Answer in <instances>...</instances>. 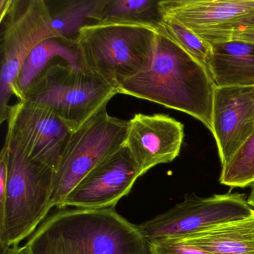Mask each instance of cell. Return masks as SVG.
<instances>
[{
	"instance_id": "6da1fadb",
	"label": "cell",
	"mask_w": 254,
	"mask_h": 254,
	"mask_svg": "<svg viewBox=\"0 0 254 254\" xmlns=\"http://www.w3.org/2000/svg\"><path fill=\"white\" fill-rule=\"evenodd\" d=\"M216 85L209 69L159 27L148 67L127 78L118 93L189 114L212 130Z\"/></svg>"
},
{
	"instance_id": "7a4b0ae2",
	"label": "cell",
	"mask_w": 254,
	"mask_h": 254,
	"mask_svg": "<svg viewBox=\"0 0 254 254\" xmlns=\"http://www.w3.org/2000/svg\"><path fill=\"white\" fill-rule=\"evenodd\" d=\"M25 245L32 254H152L137 225L114 207L59 209Z\"/></svg>"
},
{
	"instance_id": "3957f363",
	"label": "cell",
	"mask_w": 254,
	"mask_h": 254,
	"mask_svg": "<svg viewBox=\"0 0 254 254\" xmlns=\"http://www.w3.org/2000/svg\"><path fill=\"white\" fill-rule=\"evenodd\" d=\"M160 26L127 22H96L75 40L82 69L117 89L145 70L152 58Z\"/></svg>"
},
{
	"instance_id": "277c9868",
	"label": "cell",
	"mask_w": 254,
	"mask_h": 254,
	"mask_svg": "<svg viewBox=\"0 0 254 254\" xmlns=\"http://www.w3.org/2000/svg\"><path fill=\"white\" fill-rule=\"evenodd\" d=\"M8 180L3 212L0 215V247L20 246L50 212L56 172L31 159L17 144L5 139Z\"/></svg>"
},
{
	"instance_id": "5b68a950",
	"label": "cell",
	"mask_w": 254,
	"mask_h": 254,
	"mask_svg": "<svg viewBox=\"0 0 254 254\" xmlns=\"http://www.w3.org/2000/svg\"><path fill=\"white\" fill-rule=\"evenodd\" d=\"M117 94V89L98 77L65 62H53L21 101L50 110L74 132L107 108Z\"/></svg>"
},
{
	"instance_id": "8992f818",
	"label": "cell",
	"mask_w": 254,
	"mask_h": 254,
	"mask_svg": "<svg viewBox=\"0 0 254 254\" xmlns=\"http://www.w3.org/2000/svg\"><path fill=\"white\" fill-rule=\"evenodd\" d=\"M128 122L110 115L107 108L72 132L55 174L50 209H62L75 186L98 165L123 148Z\"/></svg>"
},
{
	"instance_id": "52a82bcc",
	"label": "cell",
	"mask_w": 254,
	"mask_h": 254,
	"mask_svg": "<svg viewBox=\"0 0 254 254\" xmlns=\"http://www.w3.org/2000/svg\"><path fill=\"white\" fill-rule=\"evenodd\" d=\"M0 123L7 121L10 99L27 58L37 46L53 38L52 14L44 0H12L0 18Z\"/></svg>"
},
{
	"instance_id": "ba28073f",
	"label": "cell",
	"mask_w": 254,
	"mask_h": 254,
	"mask_svg": "<svg viewBox=\"0 0 254 254\" xmlns=\"http://www.w3.org/2000/svg\"><path fill=\"white\" fill-rule=\"evenodd\" d=\"M254 215L242 194L228 193L209 197L191 195L172 209L137 225L148 240L183 237L209 227Z\"/></svg>"
},
{
	"instance_id": "9c48e42d",
	"label": "cell",
	"mask_w": 254,
	"mask_h": 254,
	"mask_svg": "<svg viewBox=\"0 0 254 254\" xmlns=\"http://www.w3.org/2000/svg\"><path fill=\"white\" fill-rule=\"evenodd\" d=\"M5 139L20 146L28 156L57 171L72 133L53 111L19 101L8 110Z\"/></svg>"
},
{
	"instance_id": "30bf717a",
	"label": "cell",
	"mask_w": 254,
	"mask_h": 254,
	"mask_svg": "<svg viewBox=\"0 0 254 254\" xmlns=\"http://www.w3.org/2000/svg\"><path fill=\"white\" fill-rule=\"evenodd\" d=\"M161 16L171 17L211 45L235 39L254 14V0H163Z\"/></svg>"
},
{
	"instance_id": "8fae6325",
	"label": "cell",
	"mask_w": 254,
	"mask_h": 254,
	"mask_svg": "<svg viewBox=\"0 0 254 254\" xmlns=\"http://www.w3.org/2000/svg\"><path fill=\"white\" fill-rule=\"evenodd\" d=\"M140 177L131 156L123 146L98 165L75 186L65 199L62 209L115 207L130 192Z\"/></svg>"
},
{
	"instance_id": "7c38bea8",
	"label": "cell",
	"mask_w": 254,
	"mask_h": 254,
	"mask_svg": "<svg viewBox=\"0 0 254 254\" xmlns=\"http://www.w3.org/2000/svg\"><path fill=\"white\" fill-rule=\"evenodd\" d=\"M123 146L141 176L157 165L173 161L181 152L184 126L165 114H136L129 120Z\"/></svg>"
},
{
	"instance_id": "4fadbf2b",
	"label": "cell",
	"mask_w": 254,
	"mask_h": 254,
	"mask_svg": "<svg viewBox=\"0 0 254 254\" xmlns=\"http://www.w3.org/2000/svg\"><path fill=\"white\" fill-rule=\"evenodd\" d=\"M211 132L223 167L254 133V87H216Z\"/></svg>"
},
{
	"instance_id": "5bb4252c",
	"label": "cell",
	"mask_w": 254,
	"mask_h": 254,
	"mask_svg": "<svg viewBox=\"0 0 254 254\" xmlns=\"http://www.w3.org/2000/svg\"><path fill=\"white\" fill-rule=\"evenodd\" d=\"M212 47L207 68L216 87H254V44L234 39Z\"/></svg>"
},
{
	"instance_id": "9a60e30c",
	"label": "cell",
	"mask_w": 254,
	"mask_h": 254,
	"mask_svg": "<svg viewBox=\"0 0 254 254\" xmlns=\"http://www.w3.org/2000/svg\"><path fill=\"white\" fill-rule=\"evenodd\" d=\"M175 238L212 254H254V215Z\"/></svg>"
},
{
	"instance_id": "2e32d148",
	"label": "cell",
	"mask_w": 254,
	"mask_h": 254,
	"mask_svg": "<svg viewBox=\"0 0 254 254\" xmlns=\"http://www.w3.org/2000/svg\"><path fill=\"white\" fill-rule=\"evenodd\" d=\"M56 57L62 58L70 66L84 70L74 38H48L35 47L20 70L14 92L18 100H23L32 83Z\"/></svg>"
},
{
	"instance_id": "e0dca14e",
	"label": "cell",
	"mask_w": 254,
	"mask_h": 254,
	"mask_svg": "<svg viewBox=\"0 0 254 254\" xmlns=\"http://www.w3.org/2000/svg\"><path fill=\"white\" fill-rule=\"evenodd\" d=\"M108 0H69L52 15L55 38H72L85 26L87 20H96Z\"/></svg>"
},
{
	"instance_id": "ac0fdd59",
	"label": "cell",
	"mask_w": 254,
	"mask_h": 254,
	"mask_svg": "<svg viewBox=\"0 0 254 254\" xmlns=\"http://www.w3.org/2000/svg\"><path fill=\"white\" fill-rule=\"evenodd\" d=\"M96 22H127L160 26L161 14L156 0H108Z\"/></svg>"
},
{
	"instance_id": "d6986e66",
	"label": "cell",
	"mask_w": 254,
	"mask_h": 254,
	"mask_svg": "<svg viewBox=\"0 0 254 254\" xmlns=\"http://www.w3.org/2000/svg\"><path fill=\"white\" fill-rule=\"evenodd\" d=\"M220 183L231 187H244L254 184V133L223 166Z\"/></svg>"
},
{
	"instance_id": "ffe728a7",
	"label": "cell",
	"mask_w": 254,
	"mask_h": 254,
	"mask_svg": "<svg viewBox=\"0 0 254 254\" xmlns=\"http://www.w3.org/2000/svg\"><path fill=\"white\" fill-rule=\"evenodd\" d=\"M160 26L184 51L207 67L212 56L211 44L197 36L188 28L171 17L161 16Z\"/></svg>"
},
{
	"instance_id": "44dd1931",
	"label": "cell",
	"mask_w": 254,
	"mask_h": 254,
	"mask_svg": "<svg viewBox=\"0 0 254 254\" xmlns=\"http://www.w3.org/2000/svg\"><path fill=\"white\" fill-rule=\"evenodd\" d=\"M152 254H212L175 237H163L150 240Z\"/></svg>"
},
{
	"instance_id": "7402d4cb",
	"label": "cell",
	"mask_w": 254,
	"mask_h": 254,
	"mask_svg": "<svg viewBox=\"0 0 254 254\" xmlns=\"http://www.w3.org/2000/svg\"><path fill=\"white\" fill-rule=\"evenodd\" d=\"M235 39L254 44V27L245 28L236 33Z\"/></svg>"
},
{
	"instance_id": "603a6c76",
	"label": "cell",
	"mask_w": 254,
	"mask_h": 254,
	"mask_svg": "<svg viewBox=\"0 0 254 254\" xmlns=\"http://www.w3.org/2000/svg\"><path fill=\"white\" fill-rule=\"evenodd\" d=\"M1 254H32L29 248L23 246L14 247V248H1Z\"/></svg>"
},
{
	"instance_id": "cb8c5ba5",
	"label": "cell",
	"mask_w": 254,
	"mask_h": 254,
	"mask_svg": "<svg viewBox=\"0 0 254 254\" xmlns=\"http://www.w3.org/2000/svg\"><path fill=\"white\" fill-rule=\"evenodd\" d=\"M12 0H1L0 1V18L3 17L9 9Z\"/></svg>"
},
{
	"instance_id": "d4e9b609",
	"label": "cell",
	"mask_w": 254,
	"mask_h": 254,
	"mask_svg": "<svg viewBox=\"0 0 254 254\" xmlns=\"http://www.w3.org/2000/svg\"><path fill=\"white\" fill-rule=\"evenodd\" d=\"M248 203L253 209H254V184L251 185V191L248 198Z\"/></svg>"
},
{
	"instance_id": "484cf974",
	"label": "cell",
	"mask_w": 254,
	"mask_h": 254,
	"mask_svg": "<svg viewBox=\"0 0 254 254\" xmlns=\"http://www.w3.org/2000/svg\"><path fill=\"white\" fill-rule=\"evenodd\" d=\"M254 27V14H253L252 17L250 18L249 21L248 22L246 28Z\"/></svg>"
}]
</instances>
